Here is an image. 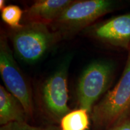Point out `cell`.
<instances>
[{
	"mask_svg": "<svg viewBox=\"0 0 130 130\" xmlns=\"http://www.w3.org/2000/svg\"><path fill=\"white\" fill-rule=\"evenodd\" d=\"M82 32L105 44L129 50L130 13L94 23Z\"/></svg>",
	"mask_w": 130,
	"mask_h": 130,
	"instance_id": "7",
	"label": "cell"
},
{
	"mask_svg": "<svg viewBox=\"0 0 130 130\" xmlns=\"http://www.w3.org/2000/svg\"><path fill=\"white\" fill-rule=\"evenodd\" d=\"M130 113V55L118 83L108 90L90 114L95 130H107Z\"/></svg>",
	"mask_w": 130,
	"mask_h": 130,
	"instance_id": "2",
	"label": "cell"
},
{
	"mask_svg": "<svg viewBox=\"0 0 130 130\" xmlns=\"http://www.w3.org/2000/svg\"><path fill=\"white\" fill-rule=\"evenodd\" d=\"M71 61L68 57L42 84L40 100L46 113L54 121L60 122L71 111L68 106V77Z\"/></svg>",
	"mask_w": 130,
	"mask_h": 130,
	"instance_id": "6",
	"label": "cell"
},
{
	"mask_svg": "<svg viewBox=\"0 0 130 130\" xmlns=\"http://www.w3.org/2000/svg\"><path fill=\"white\" fill-rule=\"evenodd\" d=\"M90 113L79 108L63 117L60 121V130H88L90 128Z\"/></svg>",
	"mask_w": 130,
	"mask_h": 130,
	"instance_id": "10",
	"label": "cell"
},
{
	"mask_svg": "<svg viewBox=\"0 0 130 130\" xmlns=\"http://www.w3.org/2000/svg\"><path fill=\"white\" fill-rule=\"evenodd\" d=\"M0 130H60V128L53 125L46 126H35L27 122L11 123L2 126Z\"/></svg>",
	"mask_w": 130,
	"mask_h": 130,
	"instance_id": "12",
	"label": "cell"
},
{
	"mask_svg": "<svg viewBox=\"0 0 130 130\" xmlns=\"http://www.w3.org/2000/svg\"><path fill=\"white\" fill-rule=\"evenodd\" d=\"M27 116L21 102L0 85V124L27 122Z\"/></svg>",
	"mask_w": 130,
	"mask_h": 130,
	"instance_id": "9",
	"label": "cell"
},
{
	"mask_svg": "<svg viewBox=\"0 0 130 130\" xmlns=\"http://www.w3.org/2000/svg\"><path fill=\"white\" fill-rule=\"evenodd\" d=\"M107 130H130V117H126Z\"/></svg>",
	"mask_w": 130,
	"mask_h": 130,
	"instance_id": "13",
	"label": "cell"
},
{
	"mask_svg": "<svg viewBox=\"0 0 130 130\" xmlns=\"http://www.w3.org/2000/svg\"><path fill=\"white\" fill-rule=\"evenodd\" d=\"M115 71L113 62L99 60L85 68L77 84L76 95L79 108L90 113L102 95L107 93Z\"/></svg>",
	"mask_w": 130,
	"mask_h": 130,
	"instance_id": "4",
	"label": "cell"
},
{
	"mask_svg": "<svg viewBox=\"0 0 130 130\" xmlns=\"http://www.w3.org/2000/svg\"><path fill=\"white\" fill-rule=\"evenodd\" d=\"M1 12L3 21L12 30H16L22 27V24H21V21L23 18L24 11L18 6L8 5Z\"/></svg>",
	"mask_w": 130,
	"mask_h": 130,
	"instance_id": "11",
	"label": "cell"
},
{
	"mask_svg": "<svg viewBox=\"0 0 130 130\" xmlns=\"http://www.w3.org/2000/svg\"><path fill=\"white\" fill-rule=\"evenodd\" d=\"M9 37L16 56L30 64L42 59L62 40L50 26L39 23L22 24L21 28L11 29Z\"/></svg>",
	"mask_w": 130,
	"mask_h": 130,
	"instance_id": "3",
	"label": "cell"
},
{
	"mask_svg": "<svg viewBox=\"0 0 130 130\" xmlns=\"http://www.w3.org/2000/svg\"><path fill=\"white\" fill-rule=\"evenodd\" d=\"M72 1L39 0L24 11L23 24L39 23L50 26Z\"/></svg>",
	"mask_w": 130,
	"mask_h": 130,
	"instance_id": "8",
	"label": "cell"
},
{
	"mask_svg": "<svg viewBox=\"0 0 130 130\" xmlns=\"http://www.w3.org/2000/svg\"><path fill=\"white\" fill-rule=\"evenodd\" d=\"M129 55H130V48H129Z\"/></svg>",
	"mask_w": 130,
	"mask_h": 130,
	"instance_id": "15",
	"label": "cell"
},
{
	"mask_svg": "<svg viewBox=\"0 0 130 130\" xmlns=\"http://www.w3.org/2000/svg\"><path fill=\"white\" fill-rule=\"evenodd\" d=\"M118 4V1L113 0L72 1L50 27L58 32L62 39H68L115 10Z\"/></svg>",
	"mask_w": 130,
	"mask_h": 130,
	"instance_id": "1",
	"label": "cell"
},
{
	"mask_svg": "<svg viewBox=\"0 0 130 130\" xmlns=\"http://www.w3.org/2000/svg\"><path fill=\"white\" fill-rule=\"evenodd\" d=\"M0 75L7 90L21 102L27 118L33 115L34 104L30 84L14 59L4 33L0 37Z\"/></svg>",
	"mask_w": 130,
	"mask_h": 130,
	"instance_id": "5",
	"label": "cell"
},
{
	"mask_svg": "<svg viewBox=\"0 0 130 130\" xmlns=\"http://www.w3.org/2000/svg\"><path fill=\"white\" fill-rule=\"evenodd\" d=\"M6 6V1H4V0H1V1H0V9H1V11Z\"/></svg>",
	"mask_w": 130,
	"mask_h": 130,
	"instance_id": "14",
	"label": "cell"
}]
</instances>
